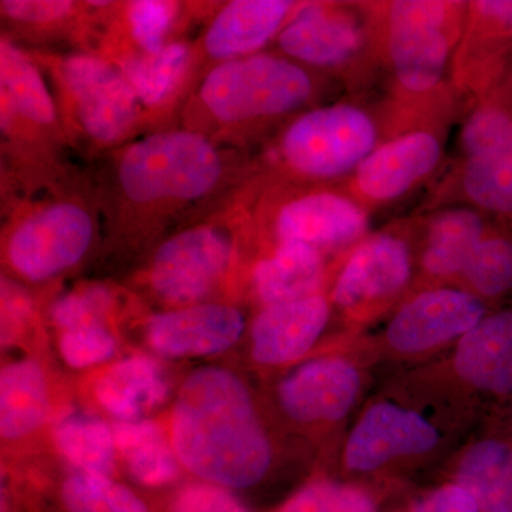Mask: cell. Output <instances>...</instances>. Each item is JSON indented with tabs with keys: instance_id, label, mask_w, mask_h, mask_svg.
Wrapping results in <instances>:
<instances>
[{
	"instance_id": "6da1fadb",
	"label": "cell",
	"mask_w": 512,
	"mask_h": 512,
	"mask_svg": "<svg viewBox=\"0 0 512 512\" xmlns=\"http://www.w3.org/2000/svg\"><path fill=\"white\" fill-rule=\"evenodd\" d=\"M171 443L180 464L222 488L252 487L272 463L271 441L247 384L220 366L198 367L181 384Z\"/></svg>"
},
{
	"instance_id": "7a4b0ae2",
	"label": "cell",
	"mask_w": 512,
	"mask_h": 512,
	"mask_svg": "<svg viewBox=\"0 0 512 512\" xmlns=\"http://www.w3.org/2000/svg\"><path fill=\"white\" fill-rule=\"evenodd\" d=\"M228 175L217 144L191 130L160 131L117 148L111 170L114 224H157L211 200Z\"/></svg>"
},
{
	"instance_id": "3957f363",
	"label": "cell",
	"mask_w": 512,
	"mask_h": 512,
	"mask_svg": "<svg viewBox=\"0 0 512 512\" xmlns=\"http://www.w3.org/2000/svg\"><path fill=\"white\" fill-rule=\"evenodd\" d=\"M312 77L286 57L254 55L220 63L205 76L198 106L218 130H242L289 116L311 101Z\"/></svg>"
},
{
	"instance_id": "277c9868",
	"label": "cell",
	"mask_w": 512,
	"mask_h": 512,
	"mask_svg": "<svg viewBox=\"0 0 512 512\" xmlns=\"http://www.w3.org/2000/svg\"><path fill=\"white\" fill-rule=\"evenodd\" d=\"M64 126L92 150L126 143L143 120V107L119 67L93 55L46 57ZM57 110V111H59Z\"/></svg>"
},
{
	"instance_id": "5b68a950",
	"label": "cell",
	"mask_w": 512,
	"mask_h": 512,
	"mask_svg": "<svg viewBox=\"0 0 512 512\" xmlns=\"http://www.w3.org/2000/svg\"><path fill=\"white\" fill-rule=\"evenodd\" d=\"M97 215L79 197L36 202L15 215L3 239V256L16 275L46 282L83 261L97 238Z\"/></svg>"
},
{
	"instance_id": "8992f818",
	"label": "cell",
	"mask_w": 512,
	"mask_h": 512,
	"mask_svg": "<svg viewBox=\"0 0 512 512\" xmlns=\"http://www.w3.org/2000/svg\"><path fill=\"white\" fill-rule=\"evenodd\" d=\"M375 120L349 103L318 107L299 114L282 131L279 163L293 177L330 181L355 174L376 150Z\"/></svg>"
},
{
	"instance_id": "52a82bcc",
	"label": "cell",
	"mask_w": 512,
	"mask_h": 512,
	"mask_svg": "<svg viewBox=\"0 0 512 512\" xmlns=\"http://www.w3.org/2000/svg\"><path fill=\"white\" fill-rule=\"evenodd\" d=\"M234 222L228 217L214 218L164 239L146 272L153 295L173 309L210 298L227 278L237 256V237L231 227Z\"/></svg>"
},
{
	"instance_id": "ba28073f",
	"label": "cell",
	"mask_w": 512,
	"mask_h": 512,
	"mask_svg": "<svg viewBox=\"0 0 512 512\" xmlns=\"http://www.w3.org/2000/svg\"><path fill=\"white\" fill-rule=\"evenodd\" d=\"M262 218L278 244H303L318 251L355 244L369 229V214L359 202L328 190L288 195Z\"/></svg>"
},
{
	"instance_id": "9c48e42d",
	"label": "cell",
	"mask_w": 512,
	"mask_h": 512,
	"mask_svg": "<svg viewBox=\"0 0 512 512\" xmlns=\"http://www.w3.org/2000/svg\"><path fill=\"white\" fill-rule=\"evenodd\" d=\"M485 316L474 293L441 288L420 293L394 315L387 342L396 352L420 353L448 340L463 338Z\"/></svg>"
},
{
	"instance_id": "30bf717a",
	"label": "cell",
	"mask_w": 512,
	"mask_h": 512,
	"mask_svg": "<svg viewBox=\"0 0 512 512\" xmlns=\"http://www.w3.org/2000/svg\"><path fill=\"white\" fill-rule=\"evenodd\" d=\"M244 329V315L234 306L198 303L151 316L144 335L158 355L183 359L218 355L235 345Z\"/></svg>"
},
{
	"instance_id": "8fae6325",
	"label": "cell",
	"mask_w": 512,
	"mask_h": 512,
	"mask_svg": "<svg viewBox=\"0 0 512 512\" xmlns=\"http://www.w3.org/2000/svg\"><path fill=\"white\" fill-rule=\"evenodd\" d=\"M439 431L419 413L390 403L370 407L350 433L345 463L373 471L394 458L419 456L439 443Z\"/></svg>"
},
{
	"instance_id": "7c38bea8",
	"label": "cell",
	"mask_w": 512,
	"mask_h": 512,
	"mask_svg": "<svg viewBox=\"0 0 512 512\" xmlns=\"http://www.w3.org/2000/svg\"><path fill=\"white\" fill-rule=\"evenodd\" d=\"M443 156L436 134L412 131L386 141L359 165L353 174V187L362 200L392 202L429 177Z\"/></svg>"
},
{
	"instance_id": "4fadbf2b",
	"label": "cell",
	"mask_w": 512,
	"mask_h": 512,
	"mask_svg": "<svg viewBox=\"0 0 512 512\" xmlns=\"http://www.w3.org/2000/svg\"><path fill=\"white\" fill-rule=\"evenodd\" d=\"M412 276V252L397 234L372 235L353 249L336 279L332 298L342 308L386 301L402 291Z\"/></svg>"
},
{
	"instance_id": "5bb4252c",
	"label": "cell",
	"mask_w": 512,
	"mask_h": 512,
	"mask_svg": "<svg viewBox=\"0 0 512 512\" xmlns=\"http://www.w3.org/2000/svg\"><path fill=\"white\" fill-rule=\"evenodd\" d=\"M360 376L348 360L323 357L303 363L282 380L278 400L282 410L299 423L338 421L352 409Z\"/></svg>"
},
{
	"instance_id": "9a60e30c",
	"label": "cell",
	"mask_w": 512,
	"mask_h": 512,
	"mask_svg": "<svg viewBox=\"0 0 512 512\" xmlns=\"http://www.w3.org/2000/svg\"><path fill=\"white\" fill-rule=\"evenodd\" d=\"M286 56L312 66L336 69L355 60L365 33L355 19L329 6H306L278 35Z\"/></svg>"
},
{
	"instance_id": "2e32d148",
	"label": "cell",
	"mask_w": 512,
	"mask_h": 512,
	"mask_svg": "<svg viewBox=\"0 0 512 512\" xmlns=\"http://www.w3.org/2000/svg\"><path fill=\"white\" fill-rule=\"evenodd\" d=\"M329 315V303L320 295L266 306L251 326L252 356L269 366L299 359L322 335Z\"/></svg>"
},
{
	"instance_id": "e0dca14e",
	"label": "cell",
	"mask_w": 512,
	"mask_h": 512,
	"mask_svg": "<svg viewBox=\"0 0 512 512\" xmlns=\"http://www.w3.org/2000/svg\"><path fill=\"white\" fill-rule=\"evenodd\" d=\"M293 9L295 3L288 0L229 2L205 30L202 50L210 59L221 63L244 59L281 33Z\"/></svg>"
},
{
	"instance_id": "ac0fdd59",
	"label": "cell",
	"mask_w": 512,
	"mask_h": 512,
	"mask_svg": "<svg viewBox=\"0 0 512 512\" xmlns=\"http://www.w3.org/2000/svg\"><path fill=\"white\" fill-rule=\"evenodd\" d=\"M454 365L481 392L512 394V311L484 316L458 342Z\"/></svg>"
},
{
	"instance_id": "d6986e66",
	"label": "cell",
	"mask_w": 512,
	"mask_h": 512,
	"mask_svg": "<svg viewBox=\"0 0 512 512\" xmlns=\"http://www.w3.org/2000/svg\"><path fill=\"white\" fill-rule=\"evenodd\" d=\"M451 40L450 28L389 26L387 53L397 83L414 94L436 89L450 60Z\"/></svg>"
},
{
	"instance_id": "ffe728a7",
	"label": "cell",
	"mask_w": 512,
	"mask_h": 512,
	"mask_svg": "<svg viewBox=\"0 0 512 512\" xmlns=\"http://www.w3.org/2000/svg\"><path fill=\"white\" fill-rule=\"evenodd\" d=\"M93 389L100 406L120 423L144 420L168 397L163 370L146 356H131L114 363L97 377Z\"/></svg>"
},
{
	"instance_id": "44dd1931",
	"label": "cell",
	"mask_w": 512,
	"mask_h": 512,
	"mask_svg": "<svg viewBox=\"0 0 512 512\" xmlns=\"http://www.w3.org/2000/svg\"><path fill=\"white\" fill-rule=\"evenodd\" d=\"M0 80L3 130L18 120L37 130H56L57 107L37 63L5 36L0 42Z\"/></svg>"
},
{
	"instance_id": "7402d4cb",
	"label": "cell",
	"mask_w": 512,
	"mask_h": 512,
	"mask_svg": "<svg viewBox=\"0 0 512 512\" xmlns=\"http://www.w3.org/2000/svg\"><path fill=\"white\" fill-rule=\"evenodd\" d=\"M322 254L303 244H278L255 265L252 285L264 306L281 305L315 296L322 284Z\"/></svg>"
},
{
	"instance_id": "603a6c76",
	"label": "cell",
	"mask_w": 512,
	"mask_h": 512,
	"mask_svg": "<svg viewBox=\"0 0 512 512\" xmlns=\"http://www.w3.org/2000/svg\"><path fill=\"white\" fill-rule=\"evenodd\" d=\"M49 390L42 366L33 359L9 362L0 373V436L25 439L46 423Z\"/></svg>"
},
{
	"instance_id": "cb8c5ba5",
	"label": "cell",
	"mask_w": 512,
	"mask_h": 512,
	"mask_svg": "<svg viewBox=\"0 0 512 512\" xmlns=\"http://www.w3.org/2000/svg\"><path fill=\"white\" fill-rule=\"evenodd\" d=\"M483 215L468 208L440 211L429 222L421 264L424 271L439 278L463 274L485 234Z\"/></svg>"
},
{
	"instance_id": "d4e9b609",
	"label": "cell",
	"mask_w": 512,
	"mask_h": 512,
	"mask_svg": "<svg viewBox=\"0 0 512 512\" xmlns=\"http://www.w3.org/2000/svg\"><path fill=\"white\" fill-rule=\"evenodd\" d=\"M457 480L481 512H512V444L478 441L461 458Z\"/></svg>"
},
{
	"instance_id": "484cf974",
	"label": "cell",
	"mask_w": 512,
	"mask_h": 512,
	"mask_svg": "<svg viewBox=\"0 0 512 512\" xmlns=\"http://www.w3.org/2000/svg\"><path fill=\"white\" fill-rule=\"evenodd\" d=\"M114 439L128 473L144 487H163L178 476L177 454L163 427L138 420L114 426Z\"/></svg>"
},
{
	"instance_id": "4316f807",
	"label": "cell",
	"mask_w": 512,
	"mask_h": 512,
	"mask_svg": "<svg viewBox=\"0 0 512 512\" xmlns=\"http://www.w3.org/2000/svg\"><path fill=\"white\" fill-rule=\"evenodd\" d=\"M191 55L187 42H171L154 55L131 53L121 56L117 64L133 87L141 107L158 110L183 84Z\"/></svg>"
},
{
	"instance_id": "83f0119b",
	"label": "cell",
	"mask_w": 512,
	"mask_h": 512,
	"mask_svg": "<svg viewBox=\"0 0 512 512\" xmlns=\"http://www.w3.org/2000/svg\"><path fill=\"white\" fill-rule=\"evenodd\" d=\"M57 450L79 473L110 477L116 468L114 430L106 421L82 410L64 414L53 430Z\"/></svg>"
},
{
	"instance_id": "f1b7e54d",
	"label": "cell",
	"mask_w": 512,
	"mask_h": 512,
	"mask_svg": "<svg viewBox=\"0 0 512 512\" xmlns=\"http://www.w3.org/2000/svg\"><path fill=\"white\" fill-rule=\"evenodd\" d=\"M463 190L481 210L512 215V146L495 148L466 158Z\"/></svg>"
},
{
	"instance_id": "f546056e",
	"label": "cell",
	"mask_w": 512,
	"mask_h": 512,
	"mask_svg": "<svg viewBox=\"0 0 512 512\" xmlns=\"http://www.w3.org/2000/svg\"><path fill=\"white\" fill-rule=\"evenodd\" d=\"M62 500L69 512H150L126 485L96 474L77 473L67 478Z\"/></svg>"
},
{
	"instance_id": "4dcf8cb0",
	"label": "cell",
	"mask_w": 512,
	"mask_h": 512,
	"mask_svg": "<svg viewBox=\"0 0 512 512\" xmlns=\"http://www.w3.org/2000/svg\"><path fill=\"white\" fill-rule=\"evenodd\" d=\"M473 291L497 298L512 291V234L488 231L464 269Z\"/></svg>"
},
{
	"instance_id": "1f68e13d",
	"label": "cell",
	"mask_w": 512,
	"mask_h": 512,
	"mask_svg": "<svg viewBox=\"0 0 512 512\" xmlns=\"http://www.w3.org/2000/svg\"><path fill=\"white\" fill-rule=\"evenodd\" d=\"M180 5L164 0H138L128 3L126 25L131 42L141 55H154L165 46L168 30L173 28Z\"/></svg>"
},
{
	"instance_id": "d6a6232c",
	"label": "cell",
	"mask_w": 512,
	"mask_h": 512,
	"mask_svg": "<svg viewBox=\"0 0 512 512\" xmlns=\"http://www.w3.org/2000/svg\"><path fill=\"white\" fill-rule=\"evenodd\" d=\"M113 306L109 288L84 285L60 296L50 308V319L57 329L69 330L90 325H106Z\"/></svg>"
},
{
	"instance_id": "836d02e7",
	"label": "cell",
	"mask_w": 512,
	"mask_h": 512,
	"mask_svg": "<svg viewBox=\"0 0 512 512\" xmlns=\"http://www.w3.org/2000/svg\"><path fill=\"white\" fill-rule=\"evenodd\" d=\"M116 349L117 340L107 325L63 330L59 338L60 356L73 369H87L107 362Z\"/></svg>"
},
{
	"instance_id": "e575fe53",
	"label": "cell",
	"mask_w": 512,
	"mask_h": 512,
	"mask_svg": "<svg viewBox=\"0 0 512 512\" xmlns=\"http://www.w3.org/2000/svg\"><path fill=\"white\" fill-rule=\"evenodd\" d=\"M284 512H375V507L357 488L315 483L296 494L285 505Z\"/></svg>"
},
{
	"instance_id": "d590c367",
	"label": "cell",
	"mask_w": 512,
	"mask_h": 512,
	"mask_svg": "<svg viewBox=\"0 0 512 512\" xmlns=\"http://www.w3.org/2000/svg\"><path fill=\"white\" fill-rule=\"evenodd\" d=\"M3 19L22 28L43 29L59 26L72 18L76 3L62 0H2L0 3Z\"/></svg>"
},
{
	"instance_id": "8d00e7d4",
	"label": "cell",
	"mask_w": 512,
	"mask_h": 512,
	"mask_svg": "<svg viewBox=\"0 0 512 512\" xmlns=\"http://www.w3.org/2000/svg\"><path fill=\"white\" fill-rule=\"evenodd\" d=\"M171 512H248L227 488L210 483L190 484L175 495Z\"/></svg>"
},
{
	"instance_id": "74e56055",
	"label": "cell",
	"mask_w": 512,
	"mask_h": 512,
	"mask_svg": "<svg viewBox=\"0 0 512 512\" xmlns=\"http://www.w3.org/2000/svg\"><path fill=\"white\" fill-rule=\"evenodd\" d=\"M456 3L394 2L389 8V26L421 25L450 28L457 18Z\"/></svg>"
},
{
	"instance_id": "f35d334b",
	"label": "cell",
	"mask_w": 512,
	"mask_h": 512,
	"mask_svg": "<svg viewBox=\"0 0 512 512\" xmlns=\"http://www.w3.org/2000/svg\"><path fill=\"white\" fill-rule=\"evenodd\" d=\"M32 316V301L28 293L22 291L10 279H2V343L9 345L18 338Z\"/></svg>"
},
{
	"instance_id": "ab89813d",
	"label": "cell",
	"mask_w": 512,
	"mask_h": 512,
	"mask_svg": "<svg viewBox=\"0 0 512 512\" xmlns=\"http://www.w3.org/2000/svg\"><path fill=\"white\" fill-rule=\"evenodd\" d=\"M414 512H481L471 494L461 485L439 488L414 508Z\"/></svg>"
},
{
	"instance_id": "60d3db41",
	"label": "cell",
	"mask_w": 512,
	"mask_h": 512,
	"mask_svg": "<svg viewBox=\"0 0 512 512\" xmlns=\"http://www.w3.org/2000/svg\"><path fill=\"white\" fill-rule=\"evenodd\" d=\"M501 77H504V83L501 84L500 90H498V96L500 99L510 101L512 103V53L508 57L507 63H505L503 73Z\"/></svg>"
}]
</instances>
